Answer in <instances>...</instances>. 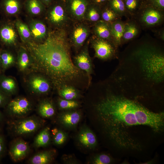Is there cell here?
<instances>
[{"mask_svg": "<svg viewBox=\"0 0 164 164\" xmlns=\"http://www.w3.org/2000/svg\"><path fill=\"white\" fill-rule=\"evenodd\" d=\"M96 109L98 117L109 137L121 147H138L129 133L131 128L146 125L156 132H162L164 128L163 112H152L123 97L108 96L97 104Z\"/></svg>", "mask_w": 164, "mask_h": 164, "instance_id": "obj_1", "label": "cell"}, {"mask_svg": "<svg viewBox=\"0 0 164 164\" xmlns=\"http://www.w3.org/2000/svg\"><path fill=\"white\" fill-rule=\"evenodd\" d=\"M28 47L34 67L57 89L64 85L73 86L86 75L72 62L67 33L63 29L50 32L40 43L29 42Z\"/></svg>", "mask_w": 164, "mask_h": 164, "instance_id": "obj_2", "label": "cell"}, {"mask_svg": "<svg viewBox=\"0 0 164 164\" xmlns=\"http://www.w3.org/2000/svg\"><path fill=\"white\" fill-rule=\"evenodd\" d=\"M44 122V120L37 116H27L8 121L7 128L10 134L19 137L36 132Z\"/></svg>", "mask_w": 164, "mask_h": 164, "instance_id": "obj_3", "label": "cell"}, {"mask_svg": "<svg viewBox=\"0 0 164 164\" xmlns=\"http://www.w3.org/2000/svg\"><path fill=\"white\" fill-rule=\"evenodd\" d=\"M142 29H152L160 26L164 20V11L144 5L133 19Z\"/></svg>", "mask_w": 164, "mask_h": 164, "instance_id": "obj_4", "label": "cell"}, {"mask_svg": "<svg viewBox=\"0 0 164 164\" xmlns=\"http://www.w3.org/2000/svg\"><path fill=\"white\" fill-rule=\"evenodd\" d=\"M48 7L46 19L51 25L58 29H63L68 22V14L65 1L55 0Z\"/></svg>", "mask_w": 164, "mask_h": 164, "instance_id": "obj_5", "label": "cell"}, {"mask_svg": "<svg viewBox=\"0 0 164 164\" xmlns=\"http://www.w3.org/2000/svg\"><path fill=\"white\" fill-rule=\"evenodd\" d=\"M32 108V104L28 99L19 97L10 100L5 108V112L9 117L19 118L27 116Z\"/></svg>", "mask_w": 164, "mask_h": 164, "instance_id": "obj_6", "label": "cell"}, {"mask_svg": "<svg viewBox=\"0 0 164 164\" xmlns=\"http://www.w3.org/2000/svg\"><path fill=\"white\" fill-rule=\"evenodd\" d=\"M91 44L97 58L106 60L117 56L118 47L111 41L94 36L91 40Z\"/></svg>", "mask_w": 164, "mask_h": 164, "instance_id": "obj_7", "label": "cell"}, {"mask_svg": "<svg viewBox=\"0 0 164 164\" xmlns=\"http://www.w3.org/2000/svg\"><path fill=\"white\" fill-rule=\"evenodd\" d=\"M65 2L68 14L74 20L79 21L85 19L87 9L92 2L91 0H65Z\"/></svg>", "mask_w": 164, "mask_h": 164, "instance_id": "obj_8", "label": "cell"}, {"mask_svg": "<svg viewBox=\"0 0 164 164\" xmlns=\"http://www.w3.org/2000/svg\"><path fill=\"white\" fill-rule=\"evenodd\" d=\"M73 63L76 67L85 73L88 78L89 86L91 80V75L93 72V69L87 43H86L80 53L75 56Z\"/></svg>", "mask_w": 164, "mask_h": 164, "instance_id": "obj_9", "label": "cell"}, {"mask_svg": "<svg viewBox=\"0 0 164 164\" xmlns=\"http://www.w3.org/2000/svg\"><path fill=\"white\" fill-rule=\"evenodd\" d=\"M30 152V148L28 143L19 137L11 142L9 152L12 159L16 162L24 159Z\"/></svg>", "mask_w": 164, "mask_h": 164, "instance_id": "obj_10", "label": "cell"}, {"mask_svg": "<svg viewBox=\"0 0 164 164\" xmlns=\"http://www.w3.org/2000/svg\"><path fill=\"white\" fill-rule=\"evenodd\" d=\"M90 32V28L86 24L81 22L75 26L71 33L70 40L76 50H78L82 46Z\"/></svg>", "mask_w": 164, "mask_h": 164, "instance_id": "obj_11", "label": "cell"}, {"mask_svg": "<svg viewBox=\"0 0 164 164\" xmlns=\"http://www.w3.org/2000/svg\"><path fill=\"white\" fill-rule=\"evenodd\" d=\"M28 84L32 92L38 95L47 93L51 87L48 78L45 76L38 74L32 75L29 79Z\"/></svg>", "mask_w": 164, "mask_h": 164, "instance_id": "obj_12", "label": "cell"}, {"mask_svg": "<svg viewBox=\"0 0 164 164\" xmlns=\"http://www.w3.org/2000/svg\"><path fill=\"white\" fill-rule=\"evenodd\" d=\"M142 29L137 22L133 19H127L125 21L122 44L136 38L140 33Z\"/></svg>", "mask_w": 164, "mask_h": 164, "instance_id": "obj_13", "label": "cell"}, {"mask_svg": "<svg viewBox=\"0 0 164 164\" xmlns=\"http://www.w3.org/2000/svg\"><path fill=\"white\" fill-rule=\"evenodd\" d=\"M93 32L95 36L113 42L111 23L100 20L94 23Z\"/></svg>", "mask_w": 164, "mask_h": 164, "instance_id": "obj_14", "label": "cell"}, {"mask_svg": "<svg viewBox=\"0 0 164 164\" xmlns=\"http://www.w3.org/2000/svg\"><path fill=\"white\" fill-rule=\"evenodd\" d=\"M29 28L32 36L35 39L43 41L47 36L46 26L45 24L41 21L38 20H33L31 21L29 23Z\"/></svg>", "mask_w": 164, "mask_h": 164, "instance_id": "obj_15", "label": "cell"}, {"mask_svg": "<svg viewBox=\"0 0 164 164\" xmlns=\"http://www.w3.org/2000/svg\"><path fill=\"white\" fill-rule=\"evenodd\" d=\"M54 150H50L38 152L31 157L28 163L30 164H47L54 160L56 154Z\"/></svg>", "mask_w": 164, "mask_h": 164, "instance_id": "obj_16", "label": "cell"}, {"mask_svg": "<svg viewBox=\"0 0 164 164\" xmlns=\"http://www.w3.org/2000/svg\"><path fill=\"white\" fill-rule=\"evenodd\" d=\"M125 21L119 19L111 23V34L113 43L118 47L122 44Z\"/></svg>", "mask_w": 164, "mask_h": 164, "instance_id": "obj_17", "label": "cell"}, {"mask_svg": "<svg viewBox=\"0 0 164 164\" xmlns=\"http://www.w3.org/2000/svg\"><path fill=\"white\" fill-rule=\"evenodd\" d=\"M81 118L80 113L77 111L64 112L59 116L58 120L63 125L67 127H75L79 122Z\"/></svg>", "mask_w": 164, "mask_h": 164, "instance_id": "obj_18", "label": "cell"}, {"mask_svg": "<svg viewBox=\"0 0 164 164\" xmlns=\"http://www.w3.org/2000/svg\"><path fill=\"white\" fill-rule=\"evenodd\" d=\"M17 84L13 78L1 75L0 76V90L10 96L16 92Z\"/></svg>", "mask_w": 164, "mask_h": 164, "instance_id": "obj_19", "label": "cell"}, {"mask_svg": "<svg viewBox=\"0 0 164 164\" xmlns=\"http://www.w3.org/2000/svg\"><path fill=\"white\" fill-rule=\"evenodd\" d=\"M17 63L19 69L22 72L26 71L33 65V60L30 55L22 47L18 52Z\"/></svg>", "mask_w": 164, "mask_h": 164, "instance_id": "obj_20", "label": "cell"}, {"mask_svg": "<svg viewBox=\"0 0 164 164\" xmlns=\"http://www.w3.org/2000/svg\"><path fill=\"white\" fill-rule=\"evenodd\" d=\"M78 138L80 143L86 147L94 148L97 145V141L95 135L88 128H85L82 130L79 135Z\"/></svg>", "mask_w": 164, "mask_h": 164, "instance_id": "obj_21", "label": "cell"}, {"mask_svg": "<svg viewBox=\"0 0 164 164\" xmlns=\"http://www.w3.org/2000/svg\"><path fill=\"white\" fill-rule=\"evenodd\" d=\"M37 111L39 116L44 118L51 117L55 113V109L53 102L48 99L43 100L39 103Z\"/></svg>", "mask_w": 164, "mask_h": 164, "instance_id": "obj_22", "label": "cell"}, {"mask_svg": "<svg viewBox=\"0 0 164 164\" xmlns=\"http://www.w3.org/2000/svg\"><path fill=\"white\" fill-rule=\"evenodd\" d=\"M130 19H134L144 6L142 0H123Z\"/></svg>", "mask_w": 164, "mask_h": 164, "instance_id": "obj_23", "label": "cell"}, {"mask_svg": "<svg viewBox=\"0 0 164 164\" xmlns=\"http://www.w3.org/2000/svg\"><path fill=\"white\" fill-rule=\"evenodd\" d=\"M101 7L91 2L86 11L85 19L94 23L101 20Z\"/></svg>", "mask_w": 164, "mask_h": 164, "instance_id": "obj_24", "label": "cell"}, {"mask_svg": "<svg viewBox=\"0 0 164 164\" xmlns=\"http://www.w3.org/2000/svg\"><path fill=\"white\" fill-rule=\"evenodd\" d=\"M24 5L28 12L32 15H40L45 10L46 6L39 0H26Z\"/></svg>", "mask_w": 164, "mask_h": 164, "instance_id": "obj_25", "label": "cell"}, {"mask_svg": "<svg viewBox=\"0 0 164 164\" xmlns=\"http://www.w3.org/2000/svg\"><path fill=\"white\" fill-rule=\"evenodd\" d=\"M50 128L47 127L42 130L35 138L33 146L36 148L45 147L50 141Z\"/></svg>", "mask_w": 164, "mask_h": 164, "instance_id": "obj_26", "label": "cell"}, {"mask_svg": "<svg viewBox=\"0 0 164 164\" xmlns=\"http://www.w3.org/2000/svg\"><path fill=\"white\" fill-rule=\"evenodd\" d=\"M0 35L2 39L5 43L9 44H13L16 42L17 34L12 26H6L0 30Z\"/></svg>", "mask_w": 164, "mask_h": 164, "instance_id": "obj_27", "label": "cell"}, {"mask_svg": "<svg viewBox=\"0 0 164 164\" xmlns=\"http://www.w3.org/2000/svg\"><path fill=\"white\" fill-rule=\"evenodd\" d=\"M58 90L59 95L64 99L74 100L80 96L79 93L77 90L74 87L71 85H63Z\"/></svg>", "mask_w": 164, "mask_h": 164, "instance_id": "obj_28", "label": "cell"}, {"mask_svg": "<svg viewBox=\"0 0 164 164\" xmlns=\"http://www.w3.org/2000/svg\"><path fill=\"white\" fill-rule=\"evenodd\" d=\"M2 6L8 14L15 15L20 11L22 3L20 0H3Z\"/></svg>", "mask_w": 164, "mask_h": 164, "instance_id": "obj_29", "label": "cell"}, {"mask_svg": "<svg viewBox=\"0 0 164 164\" xmlns=\"http://www.w3.org/2000/svg\"><path fill=\"white\" fill-rule=\"evenodd\" d=\"M121 19L109 6L108 3L101 6V20L111 23Z\"/></svg>", "mask_w": 164, "mask_h": 164, "instance_id": "obj_30", "label": "cell"}, {"mask_svg": "<svg viewBox=\"0 0 164 164\" xmlns=\"http://www.w3.org/2000/svg\"><path fill=\"white\" fill-rule=\"evenodd\" d=\"M108 4L120 17H125L130 19L126 11L123 0H109Z\"/></svg>", "mask_w": 164, "mask_h": 164, "instance_id": "obj_31", "label": "cell"}, {"mask_svg": "<svg viewBox=\"0 0 164 164\" xmlns=\"http://www.w3.org/2000/svg\"><path fill=\"white\" fill-rule=\"evenodd\" d=\"M15 25L19 34L24 41H27L30 39L32 35L26 25L19 20L16 22Z\"/></svg>", "mask_w": 164, "mask_h": 164, "instance_id": "obj_32", "label": "cell"}, {"mask_svg": "<svg viewBox=\"0 0 164 164\" xmlns=\"http://www.w3.org/2000/svg\"><path fill=\"white\" fill-rule=\"evenodd\" d=\"M15 58L10 53L5 52L1 55V66L3 69L5 70L13 65Z\"/></svg>", "mask_w": 164, "mask_h": 164, "instance_id": "obj_33", "label": "cell"}, {"mask_svg": "<svg viewBox=\"0 0 164 164\" xmlns=\"http://www.w3.org/2000/svg\"><path fill=\"white\" fill-rule=\"evenodd\" d=\"M59 108L62 109H71L78 107L79 104L74 100H69L63 98H59L58 101Z\"/></svg>", "mask_w": 164, "mask_h": 164, "instance_id": "obj_34", "label": "cell"}, {"mask_svg": "<svg viewBox=\"0 0 164 164\" xmlns=\"http://www.w3.org/2000/svg\"><path fill=\"white\" fill-rule=\"evenodd\" d=\"M144 2V5L164 11V0H145Z\"/></svg>", "mask_w": 164, "mask_h": 164, "instance_id": "obj_35", "label": "cell"}, {"mask_svg": "<svg viewBox=\"0 0 164 164\" xmlns=\"http://www.w3.org/2000/svg\"><path fill=\"white\" fill-rule=\"evenodd\" d=\"M111 162V159L109 155L105 154H101L94 158L93 163L94 164H108Z\"/></svg>", "mask_w": 164, "mask_h": 164, "instance_id": "obj_36", "label": "cell"}, {"mask_svg": "<svg viewBox=\"0 0 164 164\" xmlns=\"http://www.w3.org/2000/svg\"><path fill=\"white\" fill-rule=\"evenodd\" d=\"M66 139L65 133L62 131L58 130V132L54 135L53 142L56 145H60L63 144Z\"/></svg>", "mask_w": 164, "mask_h": 164, "instance_id": "obj_37", "label": "cell"}, {"mask_svg": "<svg viewBox=\"0 0 164 164\" xmlns=\"http://www.w3.org/2000/svg\"><path fill=\"white\" fill-rule=\"evenodd\" d=\"M10 97L0 90V108H5L10 100Z\"/></svg>", "mask_w": 164, "mask_h": 164, "instance_id": "obj_38", "label": "cell"}, {"mask_svg": "<svg viewBox=\"0 0 164 164\" xmlns=\"http://www.w3.org/2000/svg\"><path fill=\"white\" fill-rule=\"evenodd\" d=\"M6 150L5 138L4 136L0 132V162L5 154Z\"/></svg>", "mask_w": 164, "mask_h": 164, "instance_id": "obj_39", "label": "cell"}, {"mask_svg": "<svg viewBox=\"0 0 164 164\" xmlns=\"http://www.w3.org/2000/svg\"><path fill=\"white\" fill-rule=\"evenodd\" d=\"M155 36L159 39L164 41V28H154L151 29Z\"/></svg>", "mask_w": 164, "mask_h": 164, "instance_id": "obj_40", "label": "cell"}, {"mask_svg": "<svg viewBox=\"0 0 164 164\" xmlns=\"http://www.w3.org/2000/svg\"><path fill=\"white\" fill-rule=\"evenodd\" d=\"M93 3L97 4L101 7L107 4L109 0H91Z\"/></svg>", "mask_w": 164, "mask_h": 164, "instance_id": "obj_41", "label": "cell"}, {"mask_svg": "<svg viewBox=\"0 0 164 164\" xmlns=\"http://www.w3.org/2000/svg\"><path fill=\"white\" fill-rule=\"evenodd\" d=\"M46 6L48 7L55 0H39Z\"/></svg>", "mask_w": 164, "mask_h": 164, "instance_id": "obj_42", "label": "cell"}, {"mask_svg": "<svg viewBox=\"0 0 164 164\" xmlns=\"http://www.w3.org/2000/svg\"><path fill=\"white\" fill-rule=\"evenodd\" d=\"M4 117L3 114L0 111V125L4 121Z\"/></svg>", "mask_w": 164, "mask_h": 164, "instance_id": "obj_43", "label": "cell"}, {"mask_svg": "<svg viewBox=\"0 0 164 164\" xmlns=\"http://www.w3.org/2000/svg\"><path fill=\"white\" fill-rule=\"evenodd\" d=\"M58 131V130L57 128H55L52 131V134L54 135Z\"/></svg>", "mask_w": 164, "mask_h": 164, "instance_id": "obj_44", "label": "cell"}, {"mask_svg": "<svg viewBox=\"0 0 164 164\" xmlns=\"http://www.w3.org/2000/svg\"><path fill=\"white\" fill-rule=\"evenodd\" d=\"M1 54L0 53V66H1Z\"/></svg>", "mask_w": 164, "mask_h": 164, "instance_id": "obj_45", "label": "cell"}, {"mask_svg": "<svg viewBox=\"0 0 164 164\" xmlns=\"http://www.w3.org/2000/svg\"><path fill=\"white\" fill-rule=\"evenodd\" d=\"M142 0L144 1L145 0Z\"/></svg>", "mask_w": 164, "mask_h": 164, "instance_id": "obj_46", "label": "cell"}, {"mask_svg": "<svg viewBox=\"0 0 164 164\" xmlns=\"http://www.w3.org/2000/svg\"></svg>", "mask_w": 164, "mask_h": 164, "instance_id": "obj_47", "label": "cell"}, {"mask_svg": "<svg viewBox=\"0 0 164 164\" xmlns=\"http://www.w3.org/2000/svg\"><path fill=\"white\" fill-rule=\"evenodd\" d=\"M64 0V1H65V0Z\"/></svg>", "mask_w": 164, "mask_h": 164, "instance_id": "obj_48", "label": "cell"}]
</instances>
